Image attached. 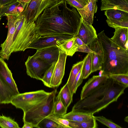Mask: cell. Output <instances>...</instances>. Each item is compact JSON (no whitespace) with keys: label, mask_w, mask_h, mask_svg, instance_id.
<instances>
[{"label":"cell","mask_w":128,"mask_h":128,"mask_svg":"<svg viewBox=\"0 0 128 128\" xmlns=\"http://www.w3.org/2000/svg\"><path fill=\"white\" fill-rule=\"evenodd\" d=\"M66 0L45 9L35 22L38 34L44 36H76L82 18L76 8H68Z\"/></svg>","instance_id":"1"},{"label":"cell","mask_w":128,"mask_h":128,"mask_svg":"<svg viewBox=\"0 0 128 128\" xmlns=\"http://www.w3.org/2000/svg\"><path fill=\"white\" fill-rule=\"evenodd\" d=\"M127 87L109 78L101 86L84 98L79 100L72 110L93 115L116 102Z\"/></svg>","instance_id":"2"},{"label":"cell","mask_w":128,"mask_h":128,"mask_svg":"<svg viewBox=\"0 0 128 128\" xmlns=\"http://www.w3.org/2000/svg\"><path fill=\"white\" fill-rule=\"evenodd\" d=\"M97 38L103 54L102 74H128V50L122 49L112 42L104 30L97 35Z\"/></svg>","instance_id":"3"},{"label":"cell","mask_w":128,"mask_h":128,"mask_svg":"<svg viewBox=\"0 0 128 128\" xmlns=\"http://www.w3.org/2000/svg\"><path fill=\"white\" fill-rule=\"evenodd\" d=\"M14 32L10 50L13 52L24 51L40 35L37 33L35 22L26 23L25 17L21 14L15 22Z\"/></svg>","instance_id":"4"},{"label":"cell","mask_w":128,"mask_h":128,"mask_svg":"<svg viewBox=\"0 0 128 128\" xmlns=\"http://www.w3.org/2000/svg\"><path fill=\"white\" fill-rule=\"evenodd\" d=\"M57 92L55 89L43 100L26 112L24 113L23 121L37 128L42 120L53 114L54 103Z\"/></svg>","instance_id":"5"},{"label":"cell","mask_w":128,"mask_h":128,"mask_svg":"<svg viewBox=\"0 0 128 128\" xmlns=\"http://www.w3.org/2000/svg\"><path fill=\"white\" fill-rule=\"evenodd\" d=\"M50 92L40 90L20 93L13 98L11 104L24 113L43 100Z\"/></svg>","instance_id":"6"},{"label":"cell","mask_w":128,"mask_h":128,"mask_svg":"<svg viewBox=\"0 0 128 128\" xmlns=\"http://www.w3.org/2000/svg\"><path fill=\"white\" fill-rule=\"evenodd\" d=\"M63 0H31L21 14L24 16L26 22H35L46 8L52 6Z\"/></svg>","instance_id":"7"},{"label":"cell","mask_w":128,"mask_h":128,"mask_svg":"<svg viewBox=\"0 0 128 128\" xmlns=\"http://www.w3.org/2000/svg\"><path fill=\"white\" fill-rule=\"evenodd\" d=\"M25 65L27 75L31 78L41 81L46 72L51 65L33 56H28Z\"/></svg>","instance_id":"8"},{"label":"cell","mask_w":128,"mask_h":128,"mask_svg":"<svg viewBox=\"0 0 128 128\" xmlns=\"http://www.w3.org/2000/svg\"><path fill=\"white\" fill-rule=\"evenodd\" d=\"M18 16L12 14L6 15L8 20V32L6 40L0 45L1 49L0 50V56L4 59L8 60L11 54L10 50L15 30V23L16 20Z\"/></svg>","instance_id":"9"},{"label":"cell","mask_w":128,"mask_h":128,"mask_svg":"<svg viewBox=\"0 0 128 128\" xmlns=\"http://www.w3.org/2000/svg\"><path fill=\"white\" fill-rule=\"evenodd\" d=\"M73 36L66 34L40 35L32 43L28 48H34L38 50L51 46H56L57 41L70 38Z\"/></svg>","instance_id":"10"},{"label":"cell","mask_w":128,"mask_h":128,"mask_svg":"<svg viewBox=\"0 0 128 128\" xmlns=\"http://www.w3.org/2000/svg\"><path fill=\"white\" fill-rule=\"evenodd\" d=\"M67 56L65 52L60 49L59 58L55 66L51 80L52 88L58 87L62 82L64 74Z\"/></svg>","instance_id":"11"},{"label":"cell","mask_w":128,"mask_h":128,"mask_svg":"<svg viewBox=\"0 0 128 128\" xmlns=\"http://www.w3.org/2000/svg\"><path fill=\"white\" fill-rule=\"evenodd\" d=\"M108 78V75L102 74L98 76H94L89 79L82 87L80 99L84 98L101 86Z\"/></svg>","instance_id":"12"},{"label":"cell","mask_w":128,"mask_h":128,"mask_svg":"<svg viewBox=\"0 0 128 128\" xmlns=\"http://www.w3.org/2000/svg\"><path fill=\"white\" fill-rule=\"evenodd\" d=\"M92 54V72L102 70L103 62V54L101 44L98 38L88 45Z\"/></svg>","instance_id":"13"},{"label":"cell","mask_w":128,"mask_h":128,"mask_svg":"<svg viewBox=\"0 0 128 128\" xmlns=\"http://www.w3.org/2000/svg\"><path fill=\"white\" fill-rule=\"evenodd\" d=\"M60 49L56 46H54L37 50L33 55L48 64L52 65L58 61Z\"/></svg>","instance_id":"14"},{"label":"cell","mask_w":128,"mask_h":128,"mask_svg":"<svg viewBox=\"0 0 128 128\" xmlns=\"http://www.w3.org/2000/svg\"><path fill=\"white\" fill-rule=\"evenodd\" d=\"M85 45L90 44L95 39L97 38L96 31L92 25L86 24L82 20L76 36Z\"/></svg>","instance_id":"15"},{"label":"cell","mask_w":128,"mask_h":128,"mask_svg":"<svg viewBox=\"0 0 128 128\" xmlns=\"http://www.w3.org/2000/svg\"><path fill=\"white\" fill-rule=\"evenodd\" d=\"M0 77L16 95L20 94L12 74L4 59L0 57Z\"/></svg>","instance_id":"16"},{"label":"cell","mask_w":128,"mask_h":128,"mask_svg":"<svg viewBox=\"0 0 128 128\" xmlns=\"http://www.w3.org/2000/svg\"><path fill=\"white\" fill-rule=\"evenodd\" d=\"M98 0H90L82 8L76 9L82 20L86 24L92 25L93 22L94 14L97 12Z\"/></svg>","instance_id":"17"},{"label":"cell","mask_w":128,"mask_h":128,"mask_svg":"<svg viewBox=\"0 0 128 128\" xmlns=\"http://www.w3.org/2000/svg\"><path fill=\"white\" fill-rule=\"evenodd\" d=\"M115 29L114 34L110 40L120 48L128 50V28H121Z\"/></svg>","instance_id":"18"},{"label":"cell","mask_w":128,"mask_h":128,"mask_svg":"<svg viewBox=\"0 0 128 128\" xmlns=\"http://www.w3.org/2000/svg\"><path fill=\"white\" fill-rule=\"evenodd\" d=\"M101 11L114 9L128 12V0H102Z\"/></svg>","instance_id":"19"},{"label":"cell","mask_w":128,"mask_h":128,"mask_svg":"<svg viewBox=\"0 0 128 128\" xmlns=\"http://www.w3.org/2000/svg\"><path fill=\"white\" fill-rule=\"evenodd\" d=\"M26 5L17 1L0 8V18L6 14L19 15Z\"/></svg>","instance_id":"20"},{"label":"cell","mask_w":128,"mask_h":128,"mask_svg":"<svg viewBox=\"0 0 128 128\" xmlns=\"http://www.w3.org/2000/svg\"><path fill=\"white\" fill-rule=\"evenodd\" d=\"M16 95L0 77V97L1 104L11 103L13 98Z\"/></svg>","instance_id":"21"},{"label":"cell","mask_w":128,"mask_h":128,"mask_svg":"<svg viewBox=\"0 0 128 128\" xmlns=\"http://www.w3.org/2000/svg\"><path fill=\"white\" fill-rule=\"evenodd\" d=\"M94 116L91 114L72 110L61 118L70 121L81 122L88 120Z\"/></svg>","instance_id":"22"},{"label":"cell","mask_w":128,"mask_h":128,"mask_svg":"<svg viewBox=\"0 0 128 128\" xmlns=\"http://www.w3.org/2000/svg\"><path fill=\"white\" fill-rule=\"evenodd\" d=\"M75 37L60 40L56 42L57 46L61 50L63 51L67 56H72V50Z\"/></svg>","instance_id":"23"},{"label":"cell","mask_w":128,"mask_h":128,"mask_svg":"<svg viewBox=\"0 0 128 128\" xmlns=\"http://www.w3.org/2000/svg\"><path fill=\"white\" fill-rule=\"evenodd\" d=\"M83 63V61L82 60L73 65L66 82L70 91L73 95V94L72 91V86L78 74L82 68Z\"/></svg>","instance_id":"24"},{"label":"cell","mask_w":128,"mask_h":128,"mask_svg":"<svg viewBox=\"0 0 128 128\" xmlns=\"http://www.w3.org/2000/svg\"><path fill=\"white\" fill-rule=\"evenodd\" d=\"M59 93L62 102L68 108L72 102L73 95L72 94L67 83L60 89Z\"/></svg>","instance_id":"25"},{"label":"cell","mask_w":128,"mask_h":128,"mask_svg":"<svg viewBox=\"0 0 128 128\" xmlns=\"http://www.w3.org/2000/svg\"><path fill=\"white\" fill-rule=\"evenodd\" d=\"M94 118H92L86 120L78 122L69 120L70 128H96L98 125Z\"/></svg>","instance_id":"26"},{"label":"cell","mask_w":128,"mask_h":128,"mask_svg":"<svg viewBox=\"0 0 128 128\" xmlns=\"http://www.w3.org/2000/svg\"><path fill=\"white\" fill-rule=\"evenodd\" d=\"M83 60L82 73L83 79H85L87 78L92 73V53H88Z\"/></svg>","instance_id":"27"},{"label":"cell","mask_w":128,"mask_h":128,"mask_svg":"<svg viewBox=\"0 0 128 128\" xmlns=\"http://www.w3.org/2000/svg\"><path fill=\"white\" fill-rule=\"evenodd\" d=\"M104 14L107 18L121 20L128 18V12L119 10H105Z\"/></svg>","instance_id":"28"},{"label":"cell","mask_w":128,"mask_h":128,"mask_svg":"<svg viewBox=\"0 0 128 128\" xmlns=\"http://www.w3.org/2000/svg\"><path fill=\"white\" fill-rule=\"evenodd\" d=\"M67 110V108L64 106L61 100L59 92L55 98L53 114L61 117L66 113Z\"/></svg>","instance_id":"29"},{"label":"cell","mask_w":128,"mask_h":128,"mask_svg":"<svg viewBox=\"0 0 128 128\" xmlns=\"http://www.w3.org/2000/svg\"><path fill=\"white\" fill-rule=\"evenodd\" d=\"M0 127L2 128H20L18 123L9 116H0Z\"/></svg>","instance_id":"30"},{"label":"cell","mask_w":128,"mask_h":128,"mask_svg":"<svg viewBox=\"0 0 128 128\" xmlns=\"http://www.w3.org/2000/svg\"><path fill=\"white\" fill-rule=\"evenodd\" d=\"M106 22L109 26L114 29L121 28H128V18L121 20L107 18Z\"/></svg>","instance_id":"31"},{"label":"cell","mask_w":128,"mask_h":128,"mask_svg":"<svg viewBox=\"0 0 128 128\" xmlns=\"http://www.w3.org/2000/svg\"><path fill=\"white\" fill-rule=\"evenodd\" d=\"M56 62H54L46 70L41 80L44 86L50 88H52L51 81Z\"/></svg>","instance_id":"32"},{"label":"cell","mask_w":128,"mask_h":128,"mask_svg":"<svg viewBox=\"0 0 128 128\" xmlns=\"http://www.w3.org/2000/svg\"><path fill=\"white\" fill-rule=\"evenodd\" d=\"M37 128H63V127L54 121L46 117L40 122Z\"/></svg>","instance_id":"33"},{"label":"cell","mask_w":128,"mask_h":128,"mask_svg":"<svg viewBox=\"0 0 128 128\" xmlns=\"http://www.w3.org/2000/svg\"><path fill=\"white\" fill-rule=\"evenodd\" d=\"M109 78L128 86V74H107Z\"/></svg>","instance_id":"34"},{"label":"cell","mask_w":128,"mask_h":128,"mask_svg":"<svg viewBox=\"0 0 128 128\" xmlns=\"http://www.w3.org/2000/svg\"><path fill=\"white\" fill-rule=\"evenodd\" d=\"M96 120L98 121L107 126L111 128H122V127L112 121L102 116H94Z\"/></svg>","instance_id":"35"},{"label":"cell","mask_w":128,"mask_h":128,"mask_svg":"<svg viewBox=\"0 0 128 128\" xmlns=\"http://www.w3.org/2000/svg\"><path fill=\"white\" fill-rule=\"evenodd\" d=\"M67 3L76 9L82 8L88 2V0H66Z\"/></svg>","instance_id":"36"},{"label":"cell","mask_w":128,"mask_h":128,"mask_svg":"<svg viewBox=\"0 0 128 128\" xmlns=\"http://www.w3.org/2000/svg\"><path fill=\"white\" fill-rule=\"evenodd\" d=\"M47 118L54 121L58 124L62 126L63 128H70L69 126V121L66 119L58 117L54 114H52Z\"/></svg>","instance_id":"37"},{"label":"cell","mask_w":128,"mask_h":128,"mask_svg":"<svg viewBox=\"0 0 128 128\" xmlns=\"http://www.w3.org/2000/svg\"><path fill=\"white\" fill-rule=\"evenodd\" d=\"M82 70V68L78 74L72 85V91L73 94L76 93L78 88L82 82L83 78Z\"/></svg>","instance_id":"38"},{"label":"cell","mask_w":128,"mask_h":128,"mask_svg":"<svg viewBox=\"0 0 128 128\" xmlns=\"http://www.w3.org/2000/svg\"><path fill=\"white\" fill-rule=\"evenodd\" d=\"M76 52H86L88 53L93 52L88 45H84L79 47L76 50Z\"/></svg>","instance_id":"39"},{"label":"cell","mask_w":128,"mask_h":128,"mask_svg":"<svg viewBox=\"0 0 128 128\" xmlns=\"http://www.w3.org/2000/svg\"><path fill=\"white\" fill-rule=\"evenodd\" d=\"M17 0H0V8L12 3Z\"/></svg>","instance_id":"40"},{"label":"cell","mask_w":128,"mask_h":128,"mask_svg":"<svg viewBox=\"0 0 128 128\" xmlns=\"http://www.w3.org/2000/svg\"><path fill=\"white\" fill-rule=\"evenodd\" d=\"M34 127L31 124L26 122H24V124L22 128H32Z\"/></svg>","instance_id":"41"},{"label":"cell","mask_w":128,"mask_h":128,"mask_svg":"<svg viewBox=\"0 0 128 128\" xmlns=\"http://www.w3.org/2000/svg\"><path fill=\"white\" fill-rule=\"evenodd\" d=\"M31 0H17V1L20 2L26 5Z\"/></svg>","instance_id":"42"},{"label":"cell","mask_w":128,"mask_h":128,"mask_svg":"<svg viewBox=\"0 0 128 128\" xmlns=\"http://www.w3.org/2000/svg\"><path fill=\"white\" fill-rule=\"evenodd\" d=\"M128 116H127L124 119V120L126 122H128Z\"/></svg>","instance_id":"43"},{"label":"cell","mask_w":128,"mask_h":128,"mask_svg":"<svg viewBox=\"0 0 128 128\" xmlns=\"http://www.w3.org/2000/svg\"><path fill=\"white\" fill-rule=\"evenodd\" d=\"M1 104V100H0V105Z\"/></svg>","instance_id":"44"},{"label":"cell","mask_w":128,"mask_h":128,"mask_svg":"<svg viewBox=\"0 0 128 128\" xmlns=\"http://www.w3.org/2000/svg\"><path fill=\"white\" fill-rule=\"evenodd\" d=\"M90 0H88V2H90Z\"/></svg>","instance_id":"45"},{"label":"cell","mask_w":128,"mask_h":128,"mask_svg":"<svg viewBox=\"0 0 128 128\" xmlns=\"http://www.w3.org/2000/svg\"><path fill=\"white\" fill-rule=\"evenodd\" d=\"M1 18H0V20Z\"/></svg>","instance_id":"46"}]
</instances>
